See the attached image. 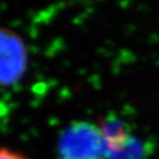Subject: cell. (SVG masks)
<instances>
[{"instance_id": "cell-1", "label": "cell", "mask_w": 159, "mask_h": 159, "mask_svg": "<svg viewBox=\"0 0 159 159\" xmlns=\"http://www.w3.org/2000/svg\"><path fill=\"white\" fill-rule=\"evenodd\" d=\"M57 154L59 159H108L99 124L86 120L71 123L60 135Z\"/></svg>"}, {"instance_id": "cell-3", "label": "cell", "mask_w": 159, "mask_h": 159, "mask_svg": "<svg viewBox=\"0 0 159 159\" xmlns=\"http://www.w3.org/2000/svg\"><path fill=\"white\" fill-rule=\"evenodd\" d=\"M152 148L149 142L130 134L127 138L107 146L108 159H148Z\"/></svg>"}, {"instance_id": "cell-2", "label": "cell", "mask_w": 159, "mask_h": 159, "mask_svg": "<svg viewBox=\"0 0 159 159\" xmlns=\"http://www.w3.org/2000/svg\"><path fill=\"white\" fill-rule=\"evenodd\" d=\"M25 51L15 34L0 29V84L17 81L25 69Z\"/></svg>"}, {"instance_id": "cell-4", "label": "cell", "mask_w": 159, "mask_h": 159, "mask_svg": "<svg viewBox=\"0 0 159 159\" xmlns=\"http://www.w3.org/2000/svg\"><path fill=\"white\" fill-rule=\"evenodd\" d=\"M0 159H28L22 154L8 148H0Z\"/></svg>"}]
</instances>
